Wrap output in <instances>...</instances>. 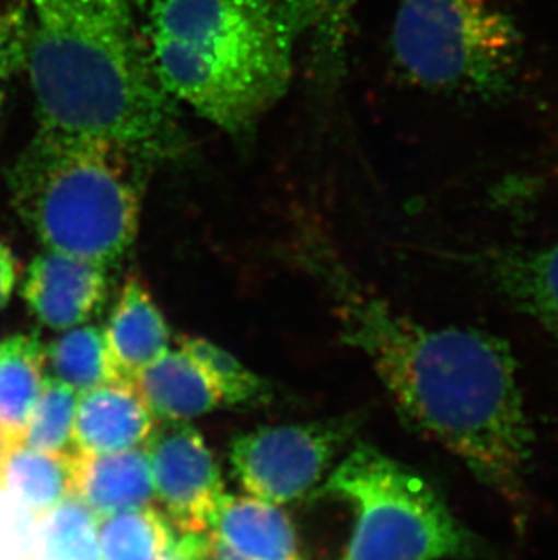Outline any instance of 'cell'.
Instances as JSON below:
<instances>
[{
  "label": "cell",
  "mask_w": 558,
  "mask_h": 560,
  "mask_svg": "<svg viewBox=\"0 0 558 560\" xmlns=\"http://www.w3.org/2000/svg\"><path fill=\"white\" fill-rule=\"evenodd\" d=\"M323 272L342 343L367 355L406 429L457 457L524 528L533 430L510 345L477 328L430 327L342 267Z\"/></svg>",
  "instance_id": "6da1fadb"
},
{
  "label": "cell",
  "mask_w": 558,
  "mask_h": 560,
  "mask_svg": "<svg viewBox=\"0 0 558 560\" xmlns=\"http://www.w3.org/2000/svg\"><path fill=\"white\" fill-rule=\"evenodd\" d=\"M38 129L109 138L151 162L184 153L174 104L149 62L137 0H26Z\"/></svg>",
  "instance_id": "7a4b0ae2"
},
{
  "label": "cell",
  "mask_w": 558,
  "mask_h": 560,
  "mask_svg": "<svg viewBox=\"0 0 558 560\" xmlns=\"http://www.w3.org/2000/svg\"><path fill=\"white\" fill-rule=\"evenodd\" d=\"M301 27L300 0H146L142 33L168 98L240 135L287 95Z\"/></svg>",
  "instance_id": "3957f363"
},
{
  "label": "cell",
  "mask_w": 558,
  "mask_h": 560,
  "mask_svg": "<svg viewBox=\"0 0 558 560\" xmlns=\"http://www.w3.org/2000/svg\"><path fill=\"white\" fill-rule=\"evenodd\" d=\"M151 165L109 138L38 129L11 170V200L44 249L112 269L137 242Z\"/></svg>",
  "instance_id": "277c9868"
},
{
  "label": "cell",
  "mask_w": 558,
  "mask_h": 560,
  "mask_svg": "<svg viewBox=\"0 0 558 560\" xmlns=\"http://www.w3.org/2000/svg\"><path fill=\"white\" fill-rule=\"evenodd\" d=\"M319 495L352 515L339 560H475L488 550L421 474L372 444H356Z\"/></svg>",
  "instance_id": "5b68a950"
},
{
  "label": "cell",
  "mask_w": 558,
  "mask_h": 560,
  "mask_svg": "<svg viewBox=\"0 0 558 560\" xmlns=\"http://www.w3.org/2000/svg\"><path fill=\"white\" fill-rule=\"evenodd\" d=\"M392 54L422 90L497 101L515 85L522 35L497 0H400Z\"/></svg>",
  "instance_id": "8992f818"
},
{
  "label": "cell",
  "mask_w": 558,
  "mask_h": 560,
  "mask_svg": "<svg viewBox=\"0 0 558 560\" xmlns=\"http://www.w3.org/2000/svg\"><path fill=\"white\" fill-rule=\"evenodd\" d=\"M352 434V423L341 419L261 427L232 441L229 460L251 498L279 506L314 490Z\"/></svg>",
  "instance_id": "52a82bcc"
},
{
  "label": "cell",
  "mask_w": 558,
  "mask_h": 560,
  "mask_svg": "<svg viewBox=\"0 0 558 560\" xmlns=\"http://www.w3.org/2000/svg\"><path fill=\"white\" fill-rule=\"evenodd\" d=\"M153 474L154 499L179 535L211 528L225 499V482L211 448L187 421L154 427L143 444Z\"/></svg>",
  "instance_id": "ba28073f"
},
{
  "label": "cell",
  "mask_w": 558,
  "mask_h": 560,
  "mask_svg": "<svg viewBox=\"0 0 558 560\" xmlns=\"http://www.w3.org/2000/svg\"><path fill=\"white\" fill-rule=\"evenodd\" d=\"M107 291V267L46 249L30 264L22 283V298L30 311L54 330L90 322L106 302Z\"/></svg>",
  "instance_id": "9c48e42d"
},
{
  "label": "cell",
  "mask_w": 558,
  "mask_h": 560,
  "mask_svg": "<svg viewBox=\"0 0 558 560\" xmlns=\"http://www.w3.org/2000/svg\"><path fill=\"white\" fill-rule=\"evenodd\" d=\"M201 560L306 559L294 526L276 504L226 493L211 528L201 534Z\"/></svg>",
  "instance_id": "30bf717a"
},
{
  "label": "cell",
  "mask_w": 558,
  "mask_h": 560,
  "mask_svg": "<svg viewBox=\"0 0 558 560\" xmlns=\"http://www.w3.org/2000/svg\"><path fill=\"white\" fill-rule=\"evenodd\" d=\"M458 259L558 343V242L543 249L483 250Z\"/></svg>",
  "instance_id": "8fae6325"
},
{
  "label": "cell",
  "mask_w": 558,
  "mask_h": 560,
  "mask_svg": "<svg viewBox=\"0 0 558 560\" xmlns=\"http://www.w3.org/2000/svg\"><path fill=\"white\" fill-rule=\"evenodd\" d=\"M156 424L135 383H104L79 394L73 452L96 455L138 448L153 434Z\"/></svg>",
  "instance_id": "7c38bea8"
},
{
  "label": "cell",
  "mask_w": 558,
  "mask_h": 560,
  "mask_svg": "<svg viewBox=\"0 0 558 560\" xmlns=\"http://www.w3.org/2000/svg\"><path fill=\"white\" fill-rule=\"evenodd\" d=\"M116 380L135 383L138 375L167 354V322L137 275L121 283L120 294L102 330Z\"/></svg>",
  "instance_id": "4fadbf2b"
},
{
  "label": "cell",
  "mask_w": 558,
  "mask_h": 560,
  "mask_svg": "<svg viewBox=\"0 0 558 560\" xmlns=\"http://www.w3.org/2000/svg\"><path fill=\"white\" fill-rule=\"evenodd\" d=\"M73 498L84 502L98 521L151 506L156 499L148 452L143 446L112 454L73 452Z\"/></svg>",
  "instance_id": "5bb4252c"
},
{
  "label": "cell",
  "mask_w": 558,
  "mask_h": 560,
  "mask_svg": "<svg viewBox=\"0 0 558 560\" xmlns=\"http://www.w3.org/2000/svg\"><path fill=\"white\" fill-rule=\"evenodd\" d=\"M135 386L164 423L189 421L225 407L217 383L185 350H168L135 380Z\"/></svg>",
  "instance_id": "9a60e30c"
},
{
  "label": "cell",
  "mask_w": 558,
  "mask_h": 560,
  "mask_svg": "<svg viewBox=\"0 0 558 560\" xmlns=\"http://www.w3.org/2000/svg\"><path fill=\"white\" fill-rule=\"evenodd\" d=\"M46 347L38 334H15L0 343V439L13 452L24 444L44 381Z\"/></svg>",
  "instance_id": "2e32d148"
},
{
  "label": "cell",
  "mask_w": 558,
  "mask_h": 560,
  "mask_svg": "<svg viewBox=\"0 0 558 560\" xmlns=\"http://www.w3.org/2000/svg\"><path fill=\"white\" fill-rule=\"evenodd\" d=\"M5 487L13 488L16 499L37 523H43L58 504L73 498V452L46 454L16 446L8 457Z\"/></svg>",
  "instance_id": "e0dca14e"
},
{
  "label": "cell",
  "mask_w": 558,
  "mask_h": 560,
  "mask_svg": "<svg viewBox=\"0 0 558 560\" xmlns=\"http://www.w3.org/2000/svg\"><path fill=\"white\" fill-rule=\"evenodd\" d=\"M174 540L173 526L153 506L115 513L98 524L101 560H156Z\"/></svg>",
  "instance_id": "ac0fdd59"
},
{
  "label": "cell",
  "mask_w": 558,
  "mask_h": 560,
  "mask_svg": "<svg viewBox=\"0 0 558 560\" xmlns=\"http://www.w3.org/2000/svg\"><path fill=\"white\" fill-rule=\"evenodd\" d=\"M46 358L58 380L73 386L79 394L118 381L107 354L104 334L95 325L84 323L63 330L60 338L49 343Z\"/></svg>",
  "instance_id": "d6986e66"
},
{
  "label": "cell",
  "mask_w": 558,
  "mask_h": 560,
  "mask_svg": "<svg viewBox=\"0 0 558 560\" xmlns=\"http://www.w3.org/2000/svg\"><path fill=\"white\" fill-rule=\"evenodd\" d=\"M178 349L193 355L222 392L226 407H256L270 399V388L242 361L209 339L178 336Z\"/></svg>",
  "instance_id": "ffe728a7"
},
{
  "label": "cell",
  "mask_w": 558,
  "mask_h": 560,
  "mask_svg": "<svg viewBox=\"0 0 558 560\" xmlns=\"http://www.w3.org/2000/svg\"><path fill=\"white\" fill-rule=\"evenodd\" d=\"M79 392L58 377H44L24 444L46 454L73 452V427Z\"/></svg>",
  "instance_id": "44dd1931"
},
{
  "label": "cell",
  "mask_w": 558,
  "mask_h": 560,
  "mask_svg": "<svg viewBox=\"0 0 558 560\" xmlns=\"http://www.w3.org/2000/svg\"><path fill=\"white\" fill-rule=\"evenodd\" d=\"M95 513L77 498H68L44 518L43 548L46 560H101Z\"/></svg>",
  "instance_id": "7402d4cb"
},
{
  "label": "cell",
  "mask_w": 558,
  "mask_h": 560,
  "mask_svg": "<svg viewBox=\"0 0 558 560\" xmlns=\"http://www.w3.org/2000/svg\"><path fill=\"white\" fill-rule=\"evenodd\" d=\"M305 11L306 27H312L317 51L330 73L341 68L352 15L359 0H300Z\"/></svg>",
  "instance_id": "603a6c76"
},
{
  "label": "cell",
  "mask_w": 558,
  "mask_h": 560,
  "mask_svg": "<svg viewBox=\"0 0 558 560\" xmlns=\"http://www.w3.org/2000/svg\"><path fill=\"white\" fill-rule=\"evenodd\" d=\"M30 15L22 0H11L0 10V109L5 85L22 63L26 62Z\"/></svg>",
  "instance_id": "cb8c5ba5"
},
{
  "label": "cell",
  "mask_w": 558,
  "mask_h": 560,
  "mask_svg": "<svg viewBox=\"0 0 558 560\" xmlns=\"http://www.w3.org/2000/svg\"><path fill=\"white\" fill-rule=\"evenodd\" d=\"M16 283V261L10 247L0 242V311L10 302Z\"/></svg>",
  "instance_id": "d4e9b609"
},
{
  "label": "cell",
  "mask_w": 558,
  "mask_h": 560,
  "mask_svg": "<svg viewBox=\"0 0 558 560\" xmlns=\"http://www.w3.org/2000/svg\"><path fill=\"white\" fill-rule=\"evenodd\" d=\"M156 560H201V535H179L173 548Z\"/></svg>",
  "instance_id": "484cf974"
},
{
  "label": "cell",
  "mask_w": 558,
  "mask_h": 560,
  "mask_svg": "<svg viewBox=\"0 0 558 560\" xmlns=\"http://www.w3.org/2000/svg\"><path fill=\"white\" fill-rule=\"evenodd\" d=\"M8 457L10 450L5 448L4 441L0 439V490L5 488V468H8Z\"/></svg>",
  "instance_id": "4316f807"
},
{
  "label": "cell",
  "mask_w": 558,
  "mask_h": 560,
  "mask_svg": "<svg viewBox=\"0 0 558 560\" xmlns=\"http://www.w3.org/2000/svg\"><path fill=\"white\" fill-rule=\"evenodd\" d=\"M11 0H0V10L4 8L5 4H10Z\"/></svg>",
  "instance_id": "83f0119b"
}]
</instances>
